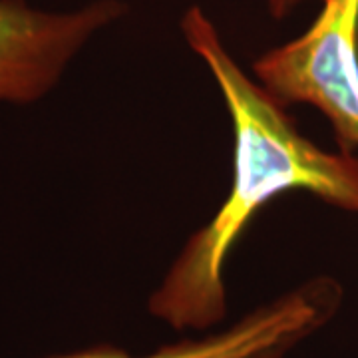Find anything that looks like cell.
I'll return each instance as SVG.
<instances>
[{
	"label": "cell",
	"mask_w": 358,
	"mask_h": 358,
	"mask_svg": "<svg viewBox=\"0 0 358 358\" xmlns=\"http://www.w3.org/2000/svg\"><path fill=\"white\" fill-rule=\"evenodd\" d=\"M179 30L207 66L229 112L233 171L227 197L189 235L150 296L148 310L176 331L207 333L227 317L225 265L257 213L289 192H307L358 213V154H333L303 136L287 106L235 62L201 6L183 13Z\"/></svg>",
	"instance_id": "6da1fadb"
},
{
	"label": "cell",
	"mask_w": 358,
	"mask_h": 358,
	"mask_svg": "<svg viewBox=\"0 0 358 358\" xmlns=\"http://www.w3.org/2000/svg\"><path fill=\"white\" fill-rule=\"evenodd\" d=\"M296 38L253 60L255 80L282 106L305 103L331 124L341 152L358 150V0H320Z\"/></svg>",
	"instance_id": "7a4b0ae2"
},
{
	"label": "cell",
	"mask_w": 358,
	"mask_h": 358,
	"mask_svg": "<svg viewBox=\"0 0 358 358\" xmlns=\"http://www.w3.org/2000/svg\"><path fill=\"white\" fill-rule=\"evenodd\" d=\"M126 13L124 0H90L70 10L0 0V103L46 98L78 54Z\"/></svg>",
	"instance_id": "3957f363"
},
{
	"label": "cell",
	"mask_w": 358,
	"mask_h": 358,
	"mask_svg": "<svg viewBox=\"0 0 358 358\" xmlns=\"http://www.w3.org/2000/svg\"><path fill=\"white\" fill-rule=\"evenodd\" d=\"M341 301L338 282L315 277L247 313L227 329L164 345L148 355H131L115 345H94L48 358H285L333 319Z\"/></svg>",
	"instance_id": "277c9868"
},
{
	"label": "cell",
	"mask_w": 358,
	"mask_h": 358,
	"mask_svg": "<svg viewBox=\"0 0 358 358\" xmlns=\"http://www.w3.org/2000/svg\"><path fill=\"white\" fill-rule=\"evenodd\" d=\"M265 2H267L268 14L277 20H282L289 14H293L303 2H308V0H265Z\"/></svg>",
	"instance_id": "5b68a950"
}]
</instances>
